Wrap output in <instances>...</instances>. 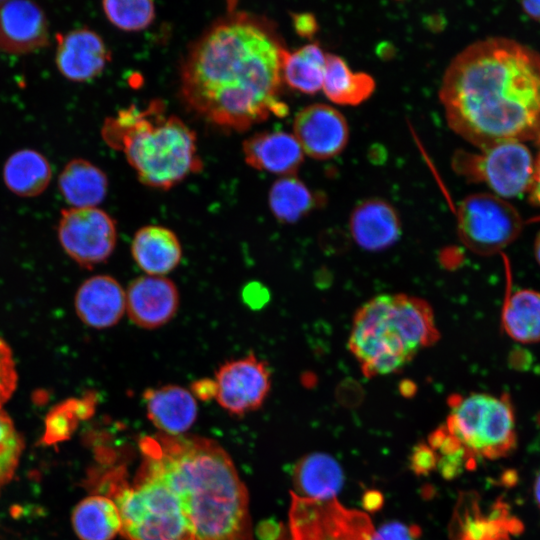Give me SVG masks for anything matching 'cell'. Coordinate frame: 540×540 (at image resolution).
<instances>
[{"instance_id": "obj_1", "label": "cell", "mask_w": 540, "mask_h": 540, "mask_svg": "<svg viewBox=\"0 0 540 540\" xmlns=\"http://www.w3.org/2000/svg\"><path fill=\"white\" fill-rule=\"evenodd\" d=\"M288 50L275 25L229 10L191 45L180 70L185 105L211 124L244 131L288 112L280 100Z\"/></svg>"}, {"instance_id": "obj_2", "label": "cell", "mask_w": 540, "mask_h": 540, "mask_svg": "<svg viewBox=\"0 0 540 540\" xmlns=\"http://www.w3.org/2000/svg\"><path fill=\"white\" fill-rule=\"evenodd\" d=\"M439 98L449 127L479 150L540 140V53L507 37L477 40L449 63Z\"/></svg>"}, {"instance_id": "obj_3", "label": "cell", "mask_w": 540, "mask_h": 540, "mask_svg": "<svg viewBox=\"0 0 540 540\" xmlns=\"http://www.w3.org/2000/svg\"><path fill=\"white\" fill-rule=\"evenodd\" d=\"M143 465L176 491L195 540H253L248 493L215 441L159 434L140 442Z\"/></svg>"}, {"instance_id": "obj_4", "label": "cell", "mask_w": 540, "mask_h": 540, "mask_svg": "<svg viewBox=\"0 0 540 540\" xmlns=\"http://www.w3.org/2000/svg\"><path fill=\"white\" fill-rule=\"evenodd\" d=\"M102 136L152 188L170 189L202 167L194 131L158 99L119 110L104 121Z\"/></svg>"}, {"instance_id": "obj_5", "label": "cell", "mask_w": 540, "mask_h": 540, "mask_svg": "<svg viewBox=\"0 0 540 540\" xmlns=\"http://www.w3.org/2000/svg\"><path fill=\"white\" fill-rule=\"evenodd\" d=\"M440 338L431 305L407 294L372 297L353 316L348 348L367 378L402 370Z\"/></svg>"}, {"instance_id": "obj_6", "label": "cell", "mask_w": 540, "mask_h": 540, "mask_svg": "<svg viewBox=\"0 0 540 540\" xmlns=\"http://www.w3.org/2000/svg\"><path fill=\"white\" fill-rule=\"evenodd\" d=\"M120 480L109 475L107 485L126 540H195L178 494L160 474L142 465L134 485Z\"/></svg>"}, {"instance_id": "obj_7", "label": "cell", "mask_w": 540, "mask_h": 540, "mask_svg": "<svg viewBox=\"0 0 540 540\" xmlns=\"http://www.w3.org/2000/svg\"><path fill=\"white\" fill-rule=\"evenodd\" d=\"M448 405L445 425L472 463L476 464L477 458L505 457L516 448L515 414L507 394H453Z\"/></svg>"}, {"instance_id": "obj_8", "label": "cell", "mask_w": 540, "mask_h": 540, "mask_svg": "<svg viewBox=\"0 0 540 540\" xmlns=\"http://www.w3.org/2000/svg\"><path fill=\"white\" fill-rule=\"evenodd\" d=\"M534 162L525 143L506 142L478 153L456 151L451 164L458 175L471 182L484 183L494 195L508 199L529 192Z\"/></svg>"}, {"instance_id": "obj_9", "label": "cell", "mask_w": 540, "mask_h": 540, "mask_svg": "<svg viewBox=\"0 0 540 540\" xmlns=\"http://www.w3.org/2000/svg\"><path fill=\"white\" fill-rule=\"evenodd\" d=\"M456 220L461 242L482 256L493 255L510 245L523 227L518 211L493 193L465 197L458 205Z\"/></svg>"}, {"instance_id": "obj_10", "label": "cell", "mask_w": 540, "mask_h": 540, "mask_svg": "<svg viewBox=\"0 0 540 540\" xmlns=\"http://www.w3.org/2000/svg\"><path fill=\"white\" fill-rule=\"evenodd\" d=\"M288 536L278 540H381L368 514L336 498L315 500L291 492Z\"/></svg>"}, {"instance_id": "obj_11", "label": "cell", "mask_w": 540, "mask_h": 540, "mask_svg": "<svg viewBox=\"0 0 540 540\" xmlns=\"http://www.w3.org/2000/svg\"><path fill=\"white\" fill-rule=\"evenodd\" d=\"M57 231L64 251L85 268L105 262L116 246L114 219L96 207L62 210Z\"/></svg>"}, {"instance_id": "obj_12", "label": "cell", "mask_w": 540, "mask_h": 540, "mask_svg": "<svg viewBox=\"0 0 540 540\" xmlns=\"http://www.w3.org/2000/svg\"><path fill=\"white\" fill-rule=\"evenodd\" d=\"M214 381L219 405L242 415L263 404L271 388V373L265 361L249 354L223 363Z\"/></svg>"}, {"instance_id": "obj_13", "label": "cell", "mask_w": 540, "mask_h": 540, "mask_svg": "<svg viewBox=\"0 0 540 540\" xmlns=\"http://www.w3.org/2000/svg\"><path fill=\"white\" fill-rule=\"evenodd\" d=\"M523 530L507 503L498 499L484 513L480 496L474 491L461 492L456 501L448 533L450 540H511Z\"/></svg>"}, {"instance_id": "obj_14", "label": "cell", "mask_w": 540, "mask_h": 540, "mask_svg": "<svg viewBox=\"0 0 540 540\" xmlns=\"http://www.w3.org/2000/svg\"><path fill=\"white\" fill-rule=\"evenodd\" d=\"M293 135L304 154L326 160L344 150L349 139V126L345 117L333 106L315 103L297 113Z\"/></svg>"}, {"instance_id": "obj_15", "label": "cell", "mask_w": 540, "mask_h": 540, "mask_svg": "<svg viewBox=\"0 0 540 540\" xmlns=\"http://www.w3.org/2000/svg\"><path fill=\"white\" fill-rule=\"evenodd\" d=\"M49 23L43 9L27 0L0 1V50L27 54L49 45Z\"/></svg>"}, {"instance_id": "obj_16", "label": "cell", "mask_w": 540, "mask_h": 540, "mask_svg": "<svg viewBox=\"0 0 540 540\" xmlns=\"http://www.w3.org/2000/svg\"><path fill=\"white\" fill-rule=\"evenodd\" d=\"M110 59L111 54L103 38L90 28H77L57 35L56 67L70 81L95 79Z\"/></svg>"}, {"instance_id": "obj_17", "label": "cell", "mask_w": 540, "mask_h": 540, "mask_svg": "<svg viewBox=\"0 0 540 540\" xmlns=\"http://www.w3.org/2000/svg\"><path fill=\"white\" fill-rule=\"evenodd\" d=\"M125 293L130 320L144 329L165 325L175 316L179 307L178 289L165 276H140L129 284Z\"/></svg>"}, {"instance_id": "obj_18", "label": "cell", "mask_w": 540, "mask_h": 540, "mask_svg": "<svg viewBox=\"0 0 540 540\" xmlns=\"http://www.w3.org/2000/svg\"><path fill=\"white\" fill-rule=\"evenodd\" d=\"M349 231L354 242L371 252L394 245L401 235V222L396 209L387 201L371 198L360 202L349 218Z\"/></svg>"}, {"instance_id": "obj_19", "label": "cell", "mask_w": 540, "mask_h": 540, "mask_svg": "<svg viewBox=\"0 0 540 540\" xmlns=\"http://www.w3.org/2000/svg\"><path fill=\"white\" fill-rule=\"evenodd\" d=\"M75 310L87 326L109 328L119 322L126 310V293L115 278L108 275L93 276L77 290Z\"/></svg>"}, {"instance_id": "obj_20", "label": "cell", "mask_w": 540, "mask_h": 540, "mask_svg": "<svg viewBox=\"0 0 540 540\" xmlns=\"http://www.w3.org/2000/svg\"><path fill=\"white\" fill-rule=\"evenodd\" d=\"M242 149L249 166L281 177L294 175L304 160L295 136L284 131L256 133L243 142Z\"/></svg>"}, {"instance_id": "obj_21", "label": "cell", "mask_w": 540, "mask_h": 540, "mask_svg": "<svg viewBox=\"0 0 540 540\" xmlns=\"http://www.w3.org/2000/svg\"><path fill=\"white\" fill-rule=\"evenodd\" d=\"M143 398L148 418L162 434L180 436L196 420V399L181 386L168 384L149 388L144 391Z\"/></svg>"}, {"instance_id": "obj_22", "label": "cell", "mask_w": 540, "mask_h": 540, "mask_svg": "<svg viewBox=\"0 0 540 540\" xmlns=\"http://www.w3.org/2000/svg\"><path fill=\"white\" fill-rule=\"evenodd\" d=\"M131 253L136 264L147 275L164 276L178 266L182 247L176 234L169 228L147 225L135 233Z\"/></svg>"}, {"instance_id": "obj_23", "label": "cell", "mask_w": 540, "mask_h": 540, "mask_svg": "<svg viewBox=\"0 0 540 540\" xmlns=\"http://www.w3.org/2000/svg\"><path fill=\"white\" fill-rule=\"evenodd\" d=\"M294 494L302 498L330 500L340 492L344 476L339 463L330 455L315 452L302 457L292 473Z\"/></svg>"}, {"instance_id": "obj_24", "label": "cell", "mask_w": 540, "mask_h": 540, "mask_svg": "<svg viewBox=\"0 0 540 540\" xmlns=\"http://www.w3.org/2000/svg\"><path fill=\"white\" fill-rule=\"evenodd\" d=\"M58 188L65 201L73 208L96 207L108 190L106 174L88 160H70L58 177Z\"/></svg>"}, {"instance_id": "obj_25", "label": "cell", "mask_w": 540, "mask_h": 540, "mask_svg": "<svg viewBox=\"0 0 540 540\" xmlns=\"http://www.w3.org/2000/svg\"><path fill=\"white\" fill-rule=\"evenodd\" d=\"M6 187L21 197H35L49 186L52 168L48 159L34 149H21L12 153L3 166Z\"/></svg>"}, {"instance_id": "obj_26", "label": "cell", "mask_w": 540, "mask_h": 540, "mask_svg": "<svg viewBox=\"0 0 540 540\" xmlns=\"http://www.w3.org/2000/svg\"><path fill=\"white\" fill-rule=\"evenodd\" d=\"M376 87L374 78L365 72H353L340 56L326 53L322 90L339 105L355 106L366 101Z\"/></svg>"}, {"instance_id": "obj_27", "label": "cell", "mask_w": 540, "mask_h": 540, "mask_svg": "<svg viewBox=\"0 0 540 540\" xmlns=\"http://www.w3.org/2000/svg\"><path fill=\"white\" fill-rule=\"evenodd\" d=\"M501 325L516 342H540V292L525 288L509 293L503 303Z\"/></svg>"}, {"instance_id": "obj_28", "label": "cell", "mask_w": 540, "mask_h": 540, "mask_svg": "<svg viewBox=\"0 0 540 540\" xmlns=\"http://www.w3.org/2000/svg\"><path fill=\"white\" fill-rule=\"evenodd\" d=\"M72 524L81 540H112L121 531L115 502L107 496L92 495L73 510Z\"/></svg>"}, {"instance_id": "obj_29", "label": "cell", "mask_w": 540, "mask_h": 540, "mask_svg": "<svg viewBox=\"0 0 540 540\" xmlns=\"http://www.w3.org/2000/svg\"><path fill=\"white\" fill-rule=\"evenodd\" d=\"M325 198L312 192L295 175L282 176L270 188L268 203L273 216L282 223L292 224L320 207Z\"/></svg>"}, {"instance_id": "obj_30", "label": "cell", "mask_w": 540, "mask_h": 540, "mask_svg": "<svg viewBox=\"0 0 540 540\" xmlns=\"http://www.w3.org/2000/svg\"><path fill=\"white\" fill-rule=\"evenodd\" d=\"M325 62L326 53L318 43L288 51L283 62V82L299 92L315 94L322 89Z\"/></svg>"}, {"instance_id": "obj_31", "label": "cell", "mask_w": 540, "mask_h": 540, "mask_svg": "<svg viewBox=\"0 0 540 540\" xmlns=\"http://www.w3.org/2000/svg\"><path fill=\"white\" fill-rule=\"evenodd\" d=\"M102 9L110 23L127 32L143 30L155 18V6L149 0H106Z\"/></svg>"}, {"instance_id": "obj_32", "label": "cell", "mask_w": 540, "mask_h": 540, "mask_svg": "<svg viewBox=\"0 0 540 540\" xmlns=\"http://www.w3.org/2000/svg\"><path fill=\"white\" fill-rule=\"evenodd\" d=\"M23 444L10 418L0 411V486L13 475Z\"/></svg>"}, {"instance_id": "obj_33", "label": "cell", "mask_w": 540, "mask_h": 540, "mask_svg": "<svg viewBox=\"0 0 540 540\" xmlns=\"http://www.w3.org/2000/svg\"><path fill=\"white\" fill-rule=\"evenodd\" d=\"M17 384V372L11 349L0 338V408L11 397Z\"/></svg>"}, {"instance_id": "obj_34", "label": "cell", "mask_w": 540, "mask_h": 540, "mask_svg": "<svg viewBox=\"0 0 540 540\" xmlns=\"http://www.w3.org/2000/svg\"><path fill=\"white\" fill-rule=\"evenodd\" d=\"M475 466L476 464L468 459L465 450H462L455 454L438 455L436 468L444 479L452 480L458 477L464 469L472 470Z\"/></svg>"}, {"instance_id": "obj_35", "label": "cell", "mask_w": 540, "mask_h": 540, "mask_svg": "<svg viewBox=\"0 0 540 540\" xmlns=\"http://www.w3.org/2000/svg\"><path fill=\"white\" fill-rule=\"evenodd\" d=\"M438 455L427 444L418 443L409 457L410 469L419 476H426L437 466Z\"/></svg>"}, {"instance_id": "obj_36", "label": "cell", "mask_w": 540, "mask_h": 540, "mask_svg": "<svg viewBox=\"0 0 540 540\" xmlns=\"http://www.w3.org/2000/svg\"><path fill=\"white\" fill-rule=\"evenodd\" d=\"M377 533L381 540H419L421 529L417 525L391 521L381 525Z\"/></svg>"}, {"instance_id": "obj_37", "label": "cell", "mask_w": 540, "mask_h": 540, "mask_svg": "<svg viewBox=\"0 0 540 540\" xmlns=\"http://www.w3.org/2000/svg\"><path fill=\"white\" fill-rule=\"evenodd\" d=\"M244 303L253 310L264 307L270 299L268 289L260 282L252 281L245 285L242 290Z\"/></svg>"}, {"instance_id": "obj_38", "label": "cell", "mask_w": 540, "mask_h": 540, "mask_svg": "<svg viewBox=\"0 0 540 540\" xmlns=\"http://www.w3.org/2000/svg\"><path fill=\"white\" fill-rule=\"evenodd\" d=\"M292 23L296 33L305 38H311L318 30L315 17L310 13H295Z\"/></svg>"}, {"instance_id": "obj_39", "label": "cell", "mask_w": 540, "mask_h": 540, "mask_svg": "<svg viewBox=\"0 0 540 540\" xmlns=\"http://www.w3.org/2000/svg\"><path fill=\"white\" fill-rule=\"evenodd\" d=\"M192 394L202 400H209L216 396V384L211 379H201L194 382L191 386Z\"/></svg>"}, {"instance_id": "obj_40", "label": "cell", "mask_w": 540, "mask_h": 540, "mask_svg": "<svg viewBox=\"0 0 540 540\" xmlns=\"http://www.w3.org/2000/svg\"><path fill=\"white\" fill-rule=\"evenodd\" d=\"M362 506L367 512H376L384 504L383 494L378 490H368L362 496Z\"/></svg>"}, {"instance_id": "obj_41", "label": "cell", "mask_w": 540, "mask_h": 540, "mask_svg": "<svg viewBox=\"0 0 540 540\" xmlns=\"http://www.w3.org/2000/svg\"><path fill=\"white\" fill-rule=\"evenodd\" d=\"M538 144L539 152L534 162V173L529 193L531 202L540 207V140L538 141Z\"/></svg>"}, {"instance_id": "obj_42", "label": "cell", "mask_w": 540, "mask_h": 540, "mask_svg": "<svg viewBox=\"0 0 540 540\" xmlns=\"http://www.w3.org/2000/svg\"><path fill=\"white\" fill-rule=\"evenodd\" d=\"M520 5L521 9L528 17L540 21V0L523 1Z\"/></svg>"}, {"instance_id": "obj_43", "label": "cell", "mask_w": 540, "mask_h": 540, "mask_svg": "<svg viewBox=\"0 0 540 540\" xmlns=\"http://www.w3.org/2000/svg\"><path fill=\"white\" fill-rule=\"evenodd\" d=\"M534 496L538 506L540 507V471L538 472L534 483Z\"/></svg>"}, {"instance_id": "obj_44", "label": "cell", "mask_w": 540, "mask_h": 540, "mask_svg": "<svg viewBox=\"0 0 540 540\" xmlns=\"http://www.w3.org/2000/svg\"><path fill=\"white\" fill-rule=\"evenodd\" d=\"M534 255H535L537 263L540 266V231L536 235V238L534 241Z\"/></svg>"}]
</instances>
